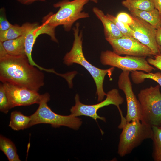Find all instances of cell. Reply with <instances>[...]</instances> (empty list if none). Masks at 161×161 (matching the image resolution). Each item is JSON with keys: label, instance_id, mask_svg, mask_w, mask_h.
Instances as JSON below:
<instances>
[{"label": "cell", "instance_id": "cell-2", "mask_svg": "<svg viewBox=\"0 0 161 161\" xmlns=\"http://www.w3.org/2000/svg\"><path fill=\"white\" fill-rule=\"evenodd\" d=\"M79 24L76 23L73 28L74 39L71 50L63 58V63L67 66L74 63L79 64L86 69L93 78L96 86V94L98 101L103 100L106 94L103 89V83L105 77L108 74L110 76L114 71V67L107 69H101L96 67L88 61L85 58L83 51V34L79 30Z\"/></svg>", "mask_w": 161, "mask_h": 161}, {"label": "cell", "instance_id": "cell-19", "mask_svg": "<svg viewBox=\"0 0 161 161\" xmlns=\"http://www.w3.org/2000/svg\"><path fill=\"white\" fill-rule=\"evenodd\" d=\"M122 4L130 12L137 10L148 11L155 8L153 0H124Z\"/></svg>", "mask_w": 161, "mask_h": 161}, {"label": "cell", "instance_id": "cell-4", "mask_svg": "<svg viewBox=\"0 0 161 161\" xmlns=\"http://www.w3.org/2000/svg\"><path fill=\"white\" fill-rule=\"evenodd\" d=\"M120 129L122 131L120 136L118 153L121 157L130 153L144 140L152 139L153 136L152 127L140 120L127 122Z\"/></svg>", "mask_w": 161, "mask_h": 161}, {"label": "cell", "instance_id": "cell-14", "mask_svg": "<svg viewBox=\"0 0 161 161\" xmlns=\"http://www.w3.org/2000/svg\"><path fill=\"white\" fill-rule=\"evenodd\" d=\"M92 11L103 24L106 38L117 39L123 36L115 24L108 18L102 10L95 7Z\"/></svg>", "mask_w": 161, "mask_h": 161}, {"label": "cell", "instance_id": "cell-15", "mask_svg": "<svg viewBox=\"0 0 161 161\" xmlns=\"http://www.w3.org/2000/svg\"><path fill=\"white\" fill-rule=\"evenodd\" d=\"M0 42L8 54L13 56L26 55L24 34L14 39Z\"/></svg>", "mask_w": 161, "mask_h": 161}, {"label": "cell", "instance_id": "cell-23", "mask_svg": "<svg viewBox=\"0 0 161 161\" xmlns=\"http://www.w3.org/2000/svg\"><path fill=\"white\" fill-rule=\"evenodd\" d=\"M106 15L108 18L115 24L123 35L129 37H134L133 32L129 25L118 21L116 17L112 15L107 13Z\"/></svg>", "mask_w": 161, "mask_h": 161}, {"label": "cell", "instance_id": "cell-11", "mask_svg": "<svg viewBox=\"0 0 161 161\" xmlns=\"http://www.w3.org/2000/svg\"><path fill=\"white\" fill-rule=\"evenodd\" d=\"M130 72L123 71L119 77V88L125 95L127 111L126 120L127 122L141 120V115L140 103L133 91L132 85L129 77Z\"/></svg>", "mask_w": 161, "mask_h": 161}, {"label": "cell", "instance_id": "cell-9", "mask_svg": "<svg viewBox=\"0 0 161 161\" xmlns=\"http://www.w3.org/2000/svg\"><path fill=\"white\" fill-rule=\"evenodd\" d=\"M25 36V54L30 63L42 70L43 68L38 65L33 60L32 52L33 45L37 38L40 35L47 34L49 35L53 41L58 42L55 33V27L45 22L40 25L37 22H26L22 25Z\"/></svg>", "mask_w": 161, "mask_h": 161}, {"label": "cell", "instance_id": "cell-13", "mask_svg": "<svg viewBox=\"0 0 161 161\" xmlns=\"http://www.w3.org/2000/svg\"><path fill=\"white\" fill-rule=\"evenodd\" d=\"M132 16L134 22L129 26L133 32L134 37L141 43L148 47L154 56L161 55L155 38L156 29L140 18Z\"/></svg>", "mask_w": 161, "mask_h": 161}, {"label": "cell", "instance_id": "cell-32", "mask_svg": "<svg viewBox=\"0 0 161 161\" xmlns=\"http://www.w3.org/2000/svg\"><path fill=\"white\" fill-rule=\"evenodd\" d=\"M90 1H93L94 3H97L98 2V0H90Z\"/></svg>", "mask_w": 161, "mask_h": 161}, {"label": "cell", "instance_id": "cell-5", "mask_svg": "<svg viewBox=\"0 0 161 161\" xmlns=\"http://www.w3.org/2000/svg\"><path fill=\"white\" fill-rule=\"evenodd\" d=\"M49 100L48 93L41 95L38 109L30 116V127L36 124L45 123L50 124L55 127L64 126L75 130L79 129L82 123L81 119L71 114L64 116L55 113L47 105V103Z\"/></svg>", "mask_w": 161, "mask_h": 161}, {"label": "cell", "instance_id": "cell-24", "mask_svg": "<svg viewBox=\"0 0 161 161\" xmlns=\"http://www.w3.org/2000/svg\"><path fill=\"white\" fill-rule=\"evenodd\" d=\"M11 109L8 98L3 83L0 85V110L7 113Z\"/></svg>", "mask_w": 161, "mask_h": 161}, {"label": "cell", "instance_id": "cell-22", "mask_svg": "<svg viewBox=\"0 0 161 161\" xmlns=\"http://www.w3.org/2000/svg\"><path fill=\"white\" fill-rule=\"evenodd\" d=\"M24 34L22 26L18 24L13 25L8 29L0 31V41L12 40L17 38Z\"/></svg>", "mask_w": 161, "mask_h": 161}, {"label": "cell", "instance_id": "cell-26", "mask_svg": "<svg viewBox=\"0 0 161 161\" xmlns=\"http://www.w3.org/2000/svg\"><path fill=\"white\" fill-rule=\"evenodd\" d=\"M116 17L118 21L126 24L129 26L132 24L134 22L132 16H131L124 12L119 13Z\"/></svg>", "mask_w": 161, "mask_h": 161}, {"label": "cell", "instance_id": "cell-25", "mask_svg": "<svg viewBox=\"0 0 161 161\" xmlns=\"http://www.w3.org/2000/svg\"><path fill=\"white\" fill-rule=\"evenodd\" d=\"M6 18L5 10L4 8L0 9V31L5 30L12 26Z\"/></svg>", "mask_w": 161, "mask_h": 161}, {"label": "cell", "instance_id": "cell-21", "mask_svg": "<svg viewBox=\"0 0 161 161\" xmlns=\"http://www.w3.org/2000/svg\"><path fill=\"white\" fill-rule=\"evenodd\" d=\"M153 136L152 157L155 161H161V127L152 126Z\"/></svg>", "mask_w": 161, "mask_h": 161}, {"label": "cell", "instance_id": "cell-20", "mask_svg": "<svg viewBox=\"0 0 161 161\" xmlns=\"http://www.w3.org/2000/svg\"><path fill=\"white\" fill-rule=\"evenodd\" d=\"M147 73H144L142 71L131 72V76L132 81L136 84H139L143 82L145 79H150L156 81L161 87V73L160 72Z\"/></svg>", "mask_w": 161, "mask_h": 161}, {"label": "cell", "instance_id": "cell-27", "mask_svg": "<svg viewBox=\"0 0 161 161\" xmlns=\"http://www.w3.org/2000/svg\"><path fill=\"white\" fill-rule=\"evenodd\" d=\"M148 63L161 70V55L154 56V58H148L147 59Z\"/></svg>", "mask_w": 161, "mask_h": 161}, {"label": "cell", "instance_id": "cell-28", "mask_svg": "<svg viewBox=\"0 0 161 161\" xmlns=\"http://www.w3.org/2000/svg\"><path fill=\"white\" fill-rule=\"evenodd\" d=\"M155 38L158 46H161V26L156 30Z\"/></svg>", "mask_w": 161, "mask_h": 161}, {"label": "cell", "instance_id": "cell-17", "mask_svg": "<svg viewBox=\"0 0 161 161\" xmlns=\"http://www.w3.org/2000/svg\"><path fill=\"white\" fill-rule=\"evenodd\" d=\"M30 116L24 115L21 112L15 111L11 113L9 126L14 130H23L30 127Z\"/></svg>", "mask_w": 161, "mask_h": 161}, {"label": "cell", "instance_id": "cell-10", "mask_svg": "<svg viewBox=\"0 0 161 161\" xmlns=\"http://www.w3.org/2000/svg\"><path fill=\"white\" fill-rule=\"evenodd\" d=\"M111 46L113 52L121 55L138 57H150L154 55L151 49L134 37L125 36L117 39L106 38Z\"/></svg>", "mask_w": 161, "mask_h": 161}, {"label": "cell", "instance_id": "cell-29", "mask_svg": "<svg viewBox=\"0 0 161 161\" xmlns=\"http://www.w3.org/2000/svg\"><path fill=\"white\" fill-rule=\"evenodd\" d=\"M155 8L159 11L161 16V0H153Z\"/></svg>", "mask_w": 161, "mask_h": 161}, {"label": "cell", "instance_id": "cell-8", "mask_svg": "<svg viewBox=\"0 0 161 161\" xmlns=\"http://www.w3.org/2000/svg\"><path fill=\"white\" fill-rule=\"evenodd\" d=\"M106 99L97 104L87 105L82 103L80 101L78 94L76 95L75 97V104L70 109L71 114L75 117L80 116H85L90 117L95 120L97 119L106 121L105 117H101L97 113V110L100 108L105 106L112 104L116 106L120 114L121 117H123L121 110L120 108V105L123 102V98L120 95L117 89H114L109 91L107 93Z\"/></svg>", "mask_w": 161, "mask_h": 161}, {"label": "cell", "instance_id": "cell-33", "mask_svg": "<svg viewBox=\"0 0 161 161\" xmlns=\"http://www.w3.org/2000/svg\"><path fill=\"white\" fill-rule=\"evenodd\" d=\"M160 127H161V126H160Z\"/></svg>", "mask_w": 161, "mask_h": 161}, {"label": "cell", "instance_id": "cell-1", "mask_svg": "<svg viewBox=\"0 0 161 161\" xmlns=\"http://www.w3.org/2000/svg\"><path fill=\"white\" fill-rule=\"evenodd\" d=\"M41 70L31 65L26 55L8 54L0 42V80L38 92L44 85Z\"/></svg>", "mask_w": 161, "mask_h": 161}, {"label": "cell", "instance_id": "cell-6", "mask_svg": "<svg viewBox=\"0 0 161 161\" xmlns=\"http://www.w3.org/2000/svg\"><path fill=\"white\" fill-rule=\"evenodd\" d=\"M141 112L140 121L151 127L161 126V92L160 86L141 90L138 94Z\"/></svg>", "mask_w": 161, "mask_h": 161}, {"label": "cell", "instance_id": "cell-12", "mask_svg": "<svg viewBox=\"0 0 161 161\" xmlns=\"http://www.w3.org/2000/svg\"><path fill=\"white\" fill-rule=\"evenodd\" d=\"M3 84L11 109L17 106L39 104L41 95L38 92L7 83Z\"/></svg>", "mask_w": 161, "mask_h": 161}, {"label": "cell", "instance_id": "cell-3", "mask_svg": "<svg viewBox=\"0 0 161 161\" xmlns=\"http://www.w3.org/2000/svg\"><path fill=\"white\" fill-rule=\"evenodd\" d=\"M89 0H63L55 4L54 7H59L58 11L55 13H49L43 18L42 22L55 27L62 25L66 31H69L76 21L89 17L88 13L83 11L84 6Z\"/></svg>", "mask_w": 161, "mask_h": 161}, {"label": "cell", "instance_id": "cell-16", "mask_svg": "<svg viewBox=\"0 0 161 161\" xmlns=\"http://www.w3.org/2000/svg\"><path fill=\"white\" fill-rule=\"evenodd\" d=\"M130 13L132 16L148 23L156 29L161 26V16L158 10L155 8L150 10H137Z\"/></svg>", "mask_w": 161, "mask_h": 161}, {"label": "cell", "instance_id": "cell-30", "mask_svg": "<svg viewBox=\"0 0 161 161\" xmlns=\"http://www.w3.org/2000/svg\"><path fill=\"white\" fill-rule=\"evenodd\" d=\"M21 4L24 5H28L37 1H45L46 0H16Z\"/></svg>", "mask_w": 161, "mask_h": 161}, {"label": "cell", "instance_id": "cell-7", "mask_svg": "<svg viewBox=\"0 0 161 161\" xmlns=\"http://www.w3.org/2000/svg\"><path fill=\"white\" fill-rule=\"evenodd\" d=\"M100 61L104 65L116 67L123 71L140 70L149 72L156 69L148 63L145 57L122 56L109 50L101 52Z\"/></svg>", "mask_w": 161, "mask_h": 161}, {"label": "cell", "instance_id": "cell-31", "mask_svg": "<svg viewBox=\"0 0 161 161\" xmlns=\"http://www.w3.org/2000/svg\"><path fill=\"white\" fill-rule=\"evenodd\" d=\"M158 49L161 55V46H158Z\"/></svg>", "mask_w": 161, "mask_h": 161}, {"label": "cell", "instance_id": "cell-18", "mask_svg": "<svg viewBox=\"0 0 161 161\" xmlns=\"http://www.w3.org/2000/svg\"><path fill=\"white\" fill-rule=\"evenodd\" d=\"M0 149L7 156L9 161H21L14 143L2 135L0 136Z\"/></svg>", "mask_w": 161, "mask_h": 161}]
</instances>
